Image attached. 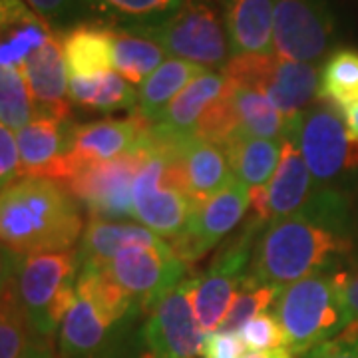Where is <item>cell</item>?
Masks as SVG:
<instances>
[{
	"label": "cell",
	"instance_id": "30bf717a",
	"mask_svg": "<svg viewBox=\"0 0 358 358\" xmlns=\"http://www.w3.org/2000/svg\"><path fill=\"white\" fill-rule=\"evenodd\" d=\"M189 265L171 243L157 247H129L102 268L128 294L141 317H148L171 289L185 279Z\"/></svg>",
	"mask_w": 358,
	"mask_h": 358
},
{
	"label": "cell",
	"instance_id": "277c9868",
	"mask_svg": "<svg viewBox=\"0 0 358 358\" xmlns=\"http://www.w3.org/2000/svg\"><path fill=\"white\" fill-rule=\"evenodd\" d=\"M76 251L20 257L14 275V291L26 322L36 336L48 338L62 324L76 301Z\"/></svg>",
	"mask_w": 358,
	"mask_h": 358
},
{
	"label": "cell",
	"instance_id": "8992f818",
	"mask_svg": "<svg viewBox=\"0 0 358 358\" xmlns=\"http://www.w3.org/2000/svg\"><path fill=\"white\" fill-rule=\"evenodd\" d=\"M263 229L265 225L249 215L241 231H237L219 247L205 275H197L193 289V310L205 334L219 331L221 322L227 317L233 299L237 296L239 287L249 273L257 237Z\"/></svg>",
	"mask_w": 358,
	"mask_h": 358
},
{
	"label": "cell",
	"instance_id": "484cf974",
	"mask_svg": "<svg viewBox=\"0 0 358 358\" xmlns=\"http://www.w3.org/2000/svg\"><path fill=\"white\" fill-rule=\"evenodd\" d=\"M203 72L207 70L201 66L179 60V58H167L166 62L140 86L138 106L134 114L140 115L148 124H155L166 112L167 106Z\"/></svg>",
	"mask_w": 358,
	"mask_h": 358
},
{
	"label": "cell",
	"instance_id": "7bdbcfd3",
	"mask_svg": "<svg viewBox=\"0 0 358 358\" xmlns=\"http://www.w3.org/2000/svg\"><path fill=\"white\" fill-rule=\"evenodd\" d=\"M18 358H56L54 357V352H52L50 345H48V341L46 338H42V336H36L34 341H28V345L22 350V355Z\"/></svg>",
	"mask_w": 358,
	"mask_h": 358
},
{
	"label": "cell",
	"instance_id": "1f68e13d",
	"mask_svg": "<svg viewBox=\"0 0 358 358\" xmlns=\"http://www.w3.org/2000/svg\"><path fill=\"white\" fill-rule=\"evenodd\" d=\"M36 115L20 68L0 66V122L10 129L24 128Z\"/></svg>",
	"mask_w": 358,
	"mask_h": 358
},
{
	"label": "cell",
	"instance_id": "e0dca14e",
	"mask_svg": "<svg viewBox=\"0 0 358 358\" xmlns=\"http://www.w3.org/2000/svg\"><path fill=\"white\" fill-rule=\"evenodd\" d=\"M150 126L152 124H148L136 114L122 117V120L106 117V120L76 126L72 150L62 162L58 181L70 179L80 167L110 162V159L136 152Z\"/></svg>",
	"mask_w": 358,
	"mask_h": 358
},
{
	"label": "cell",
	"instance_id": "f546056e",
	"mask_svg": "<svg viewBox=\"0 0 358 358\" xmlns=\"http://www.w3.org/2000/svg\"><path fill=\"white\" fill-rule=\"evenodd\" d=\"M185 0H86L90 14L120 28H148L171 18Z\"/></svg>",
	"mask_w": 358,
	"mask_h": 358
},
{
	"label": "cell",
	"instance_id": "ac0fdd59",
	"mask_svg": "<svg viewBox=\"0 0 358 358\" xmlns=\"http://www.w3.org/2000/svg\"><path fill=\"white\" fill-rule=\"evenodd\" d=\"M76 124L52 115H34L16 131L20 154L18 178H46L58 181L64 157L72 150Z\"/></svg>",
	"mask_w": 358,
	"mask_h": 358
},
{
	"label": "cell",
	"instance_id": "603a6c76",
	"mask_svg": "<svg viewBox=\"0 0 358 358\" xmlns=\"http://www.w3.org/2000/svg\"><path fill=\"white\" fill-rule=\"evenodd\" d=\"M70 76H94L114 68V28L80 22L60 32Z\"/></svg>",
	"mask_w": 358,
	"mask_h": 358
},
{
	"label": "cell",
	"instance_id": "4dcf8cb0",
	"mask_svg": "<svg viewBox=\"0 0 358 358\" xmlns=\"http://www.w3.org/2000/svg\"><path fill=\"white\" fill-rule=\"evenodd\" d=\"M317 98L336 112L358 102V50L341 48L327 58L320 68Z\"/></svg>",
	"mask_w": 358,
	"mask_h": 358
},
{
	"label": "cell",
	"instance_id": "7c38bea8",
	"mask_svg": "<svg viewBox=\"0 0 358 358\" xmlns=\"http://www.w3.org/2000/svg\"><path fill=\"white\" fill-rule=\"evenodd\" d=\"M195 277H185L157 303L141 327V358H193L201 355L207 334L193 310Z\"/></svg>",
	"mask_w": 358,
	"mask_h": 358
},
{
	"label": "cell",
	"instance_id": "836d02e7",
	"mask_svg": "<svg viewBox=\"0 0 358 358\" xmlns=\"http://www.w3.org/2000/svg\"><path fill=\"white\" fill-rule=\"evenodd\" d=\"M28 322L13 287L0 299V358H18L28 345Z\"/></svg>",
	"mask_w": 358,
	"mask_h": 358
},
{
	"label": "cell",
	"instance_id": "f35d334b",
	"mask_svg": "<svg viewBox=\"0 0 358 358\" xmlns=\"http://www.w3.org/2000/svg\"><path fill=\"white\" fill-rule=\"evenodd\" d=\"M245 346L237 333H223L215 331L205 336L201 346L203 358H241Z\"/></svg>",
	"mask_w": 358,
	"mask_h": 358
},
{
	"label": "cell",
	"instance_id": "52a82bcc",
	"mask_svg": "<svg viewBox=\"0 0 358 358\" xmlns=\"http://www.w3.org/2000/svg\"><path fill=\"white\" fill-rule=\"evenodd\" d=\"M221 72L233 82L267 96L289 120L310 108L319 94L317 66L282 60L275 52L231 56Z\"/></svg>",
	"mask_w": 358,
	"mask_h": 358
},
{
	"label": "cell",
	"instance_id": "d590c367",
	"mask_svg": "<svg viewBox=\"0 0 358 358\" xmlns=\"http://www.w3.org/2000/svg\"><path fill=\"white\" fill-rule=\"evenodd\" d=\"M42 22L54 30H68L90 14L86 0H24Z\"/></svg>",
	"mask_w": 358,
	"mask_h": 358
},
{
	"label": "cell",
	"instance_id": "ba28073f",
	"mask_svg": "<svg viewBox=\"0 0 358 358\" xmlns=\"http://www.w3.org/2000/svg\"><path fill=\"white\" fill-rule=\"evenodd\" d=\"M296 143L317 187H333L358 171V141L329 103H313L296 115Z\"/></svg>",
	"mask_w": 358,
	"mask_h": 358
},
{
	"label": "cell",
	"instance_id": "bcb514c9",
	"mask_svg": "<svg viewBox=\"0 0 358 358\" xmlns=\"http://www.w3.org/2000/svg\"><path fill=\"white\" fill-rule=\"evenodd\" d=\"M213 2H217V4H221V6H225V4H227L229 0H213Z\"/></svg>",
	"mask_w": 358,
	"mask_h": 358
},
{
	"label": "cell",
	"instance_id": "d6a6232c",
	"mask_svg": "<svg viewBox=\"0 0 358 358\" xmlns=\"http://www.w3.org/2000/svg\"><path fill=\"white\" fill-rule=\"evenodd\" d=\"M282 289L273 285H259L245 277V281L239 287V293L233 299L227 317L223 319L219 331L223 333H239L245 322L255 319L257 315L267 313L268 308L275 307Z\"/></svg>",
	"mask_w": 358,
	"mask_h": 358
},
{
	"label": "cell",
	"instance_id": "5b68a950",
	"mask_svg": "<svg viewBox=\"0 0 358 358\" xmlns=\"http://www.w3.org/2000/svg\"><path fill=\"white\" fill-rule=\"evenodd\" d=\"M134 30L157 42L169 58H179L205 70H223L231 60L225 13L213 0H185L166 22Z\"/></svg>",
	"mask_w": 358,
	"mask_h": 358
},
{
	"label": "cell",
	"instance_id": "60d3db41",
	"mask_svg": "<svg viewBox=\"0 0 358 358\" xmlns=\"http://www.w3.org/2000/svg\"><path fill=\"white\" fill-rule=\"evenodd\" d=\"M100 358H141V348L138 336L129 333L126 338H122L117 345L112 346L108 352H103Z\"/></svg>",
	"mask_w": 358,
	"mask_h": 358
},
{
	"label": "cell",
	"instance_id": "4316f807",
	"mask_svg": "<svg viewBox=\"0 0 358 358\" xmlns=\"http://www.w3.org/2000/svg\"><path fill=\"white\" fill-rule=\"evenodd\" d=\"M223 152L227 155L233 178L251 189L267 185L281 162V141L263 140L249 134L233 136Z\"/></svg>",
	"mask_w": 358,
	"mask_h": 358
},
{
	"label": "cell",
	"instance_id": "e575fe53",
	"mask_svg": "<svg viewBox=\"0 0 358 358\" xmlns=\"http://www.w3.org/2000/svg\"><path fill=\"white\" fill-rule=\"evenodd\" d=\"M239 338L249 352H261V350H273L285 345V334L281 324L275 317V313H261L255 319L245 322L239 331Z\"/></svg>",
	"mask_w": 358,
	"mask_h": 358
},
{
	"label": "cell",
	"instance_id": "9a60e30c",
	"mask_svg": "<svg viewBox=\"0 0 358 358\" xmlns=\"http://www.w3.org/2000/svg\"><path fill=\"white\" fill-rule=\"evenodd\" d=\"M76 301L60 324V358H100L131 333L138 319H126L76 289Z\"/></svg>",
	"mask_w": 358,
	"mask_h": 358
},
{
	"label": "cell",
	"instance_id": "d6986e66",
	"mask_svg": "<svg viewBox=\"0 0 358 358\" xmlns=\"http://www.w3.org/2000/svg\"><path fill=\"white\" fill-rule=\"evenodd\" d=\"M20 70L36 115H52V117L68 120L70 115L68 78H66L68 68L62 54L60 34L52 32L38 50L32 52L26 58Z\"/></svg>",
	"mask_w": 358,
	"mask_h": 358
},
{
	"label": "cell",
	"instance_id": "83f0119b",
	"mask_svg": "<svg viewBox=\"0 0 358 358\" xmlns=\"http://www.w3.org/2000/svg\"><path fill=\"white\" fill-rule=\"evenodd\" d=\"M70 102L88 112H117L136 110L138 92L117 72H100L94 76H70L68 80Z\"/></svg>",
	"mask_w": 358,
	"mask_h": 358
},
{
	"label": "cell",
	"instance_id": "f1b7e54d",
	"mask_svg": "<svg viewBox=\"0 0 358 358\" xmlns=\"http://www.w3.org/2000/svg\"><path fill=\"white\" fill-rule=\"evenodd\" d=\"M114 28V70L131 86H141L167 60L166 50L134 28Z\"/></svg>",
	"mask_w": 358,
	"mask_h": 358
},
{
	"label": "cell",
	"instance_id": "3957f363",
	"mask_svg": "<svg viewBox=\"0 0 358 358\" xmlns=\"http://www.w3.org/2000/svg\"><path fill=\"white\" fill-rule=\"evenodd\" d=\"M343 271H322L285 287L275 317L294 358L331 341L352 322L343 296Z\"/></svg>",
	"mask_w": 358,
	"mask_h": 358
},
{
	"label": "cell",
	"instance_id": "d4e9b609",
	"mask_svg": "<svg viewBox=\"0 0 358 358\" xmlns=\"http://www.w3.org/2000/svg\"><path fill=\"white\" fill-rule=\"evenodd\" d=\"M227 78L223 72L207 70L201 76L193 80L187 88L179 94L173 102L166 108L155 126L171 134L195 136V126L207 112V108L225 92Z\"/></svg>",
	"mask_w": 358,
	"mask_h": 358
},
{
	"label": "cell",
	"instance_id": "8d00e7d4",
	"mask_svg": "<svg viewBox=\"0 0 358 358\" xmlns=\"http://www.w3.org/2000/svg\"><path fill=\"white\" fill-rule=\"evenodd\" d=\"M303 358H358V324L350 322L338 336L313 348Z\"/></svg>",
	"mask_w": 358,
	"mask_h": 358
},
{
	"label": "cell",
	"instance_id": "74e56055",
	"mask_svg": "<svg viewBox=\"0 0 358 358\" xmlns=\"http://www.w3.org/2000/svg\"><path fill=\"white\" fill-rule=\"evenodd\" d=\"M20 173V154L16 136L8 126L0 122V192L10 185Z\"/></svg>",
	"mask_w": 358,
	"mask_h": 358
},
{
	"label": "cell",
	"instance_id": "8fae6325",
	"mask_svg": "<svg viewBox=\"0 0 358 358\" xmlns=\"http://www.w3.org/2000/svg\"><path fill=\"white\" fill-rule=\"evenodd\" d=\"M145 162V150L138 148L131 154L110 162L90 164L62 181L70 195L88 211L90 219L134 217V181Z\"/></svg>",
	"mask_w": 358,
	"mask_h": 358
},
{
	"label": "cell",
	"instance_id": "cb8c5ba5",
	"mask_svg": "<svg viewBox=\"0 0 358 358\" xmlns=\"http://www.w3.org/2000/svg\"><path fill=\"white\" fill-rule=\"evenodd\" d=\"M227 96L239 131L273 141H282L287 138L291 129V120L285 117L267 96L249 86L237 84L229 78H227Z\"/></svg>",
	"mask_w": 358,
	"mask_h": 358
},
{
	"label": "cell",
	"instance_id": "7a4b0ae2",
	"mask_svg": "<svg viewBox=\"0 0 358 358\" xmlns=\"http://www.w3.org/2000/svg\"><path fill=\"white\" fill-rule=\"evenodd\" d=\"M84 227L78 201L54 179L18 178L0 192V243L18 255L72 251Z\"/></svg>",
	"mask_w": 358,
	"mask_h": 358
},
{
	"label": "cell",
	"instance_id": "2e32d148",
	"mask_svg": "<svg viewBox=\"0 0 358 358\" xmlns=\"http://www.w3.org/2000/svg\"><path fill=\"white\" fill-rule=\"evenodd\" d=\"M317 192L315 179L308 171L296 143V117L291 120V129L281 141V162L267 185L251 189V215L265 227L273 221L289 217L305 207Z\"/></svg>",
	"mask_w": 358,
	"mask_h": 358
},
{
	"label": "cell",
	"instance_id": "9c48e42d",
	"mask_svg": "<svg viewBox=\"0 0 358 358\" xmlns=\"http://www.w3.org/2000/svg\"><path fill=\"white\" fill-rule=\"evenodd\" d=\"M140 148L145 150V162L134 181V217L159 237L176 239L195 203L178 187L169 155L148 143L145 136Z\"/></svg>",
	"mask_w": 358,
	"mask_h": 358
},
{
	"label": "cell",
	"instance_id": "5bb4252c",
	"mask_svg": "<svg viewBox=\"0 0 358 358\" xmlns=\"http://www.w3.org/2000/svg\"><path fill=\"white\" fill-rule=\"evenodd\" d=\"M251 207V192L233 179L221 192L195 203L185 229L171 239V247L187 265L199 261L241 223Z\"/></svg>",
	"mask_w": 358,
	"mask_h": 358
},
{
	"label": "cell",
	"instance_id": "f6af8a7d",
	"mask_svg": "<svg viewBox=\"0 0 358 358\" xmlns=\"http://www.w3.org/2000/svg\"><path fill=\"white\" fill-rule=\"evenodd\" d=\"M241 358H294L289 346H279L273 350H261V352H247Z\"/></svg>",
	"mask_w": 358,
	"mask_h": 358
},
{
	"label": "cell",
	"instance_id": "4fadbf2b",
	"mask_svg": "<svg viewBox=\"0 0 358 358\" xmlns=\"http://www.w3.org/2000/svg\"><path fill=\"white\" fill-rule=\"evenodd\" d=\"M334 32L329 0H277L273 52L282 60L317 64L331 50Z\"/></svg>",
	"mask_w": 358,
	"mask_h": 358
},
{
	"label": "cell",
	"instance_id": "ffe728a7",
	"mask_svg": "<svg viewBox=\"0 0 358 358\" xmlns=\"http://www.w3.org/2000/svg\"><path fill=\"white\" fill-rule=\"evenodd\" d=\"M164 243V237L138 223L90 219L76 249L78 267L102 271L124 249L157 247Z\"/></svg>",
	"mask_w": 358,
	"mask_h": 358
},
{
	"label": "cell",
	"instance_id": "44dd1931",
	"mask_svg": "<svg viewBox=\"0 0 358 358\" xmlns=\"http://www.w3.org/2000/svg\"><path fill=\"white\" fill-rule=\"evenodd\" d=\"M277 0H229L223 6L231 56L273 54Z\"/></svg>",
	"mask_w": 358,
	"mask_h": 358
},
{
	"label": "cell",
	"instance_id": "ee69618b",
	"mask_svg": "<svg viewBox=\"0 0 358 358\" xmlns=\"http://www.w3.org/2000/svg\"><path fill=\"white\" fill-rule=\"evenodd\" d=\"M338 114L343 117L346 129H348V136L355 141H358V102L348 106L345 110H341Z\"/></svg>",
	"mask_w": 358,
	"mask_h": 358
},
{
	"label": "cell",
	"instance_id": "7402d4cb",
	"mask_svg": "<svg viewBox=\"0 0 358 358\" xmlns=\"http://www.w3.org/2000/svg\"><path fill=\"white\" fill-rule=\"evenodd\" d=\"M50 34V26L24 0H0V66L22 68Z\"/></svg>",
	"mask_w": 358,
	"mask_h": 358
},
{
	"label": "cell",
	"instance_id": "ab89813d",
	"mask_svg": "<svg viewBox=\"0 0 358 358\" xmlns=\"http://www.w3.org/2000/svg\"><path fill=\"white\" fill-rule=\"evenodd\" d=\"M20 257L22 255L14 253L13 249H8L6 245L0 243V299L13 287Z\"/></svg>",
	"mask_w": 358,
	"mask_h": 358
},
{
	"label": "cell",
	"instance_id": "6da1fadb",
	"mask_svg": "<svg viewBox=\"0 0 358 358\" xmlns=\"http://www.w3.org/2000/svg\"><path fill=\"white\" fill-rule=\"evenodd\" d=\"M348 213L336 187H317L305 207L259 233L247 279L285 289L315 273L341 271L352 253Z\"/></svg>",
	"mask_w": 358,
	"mask_h": 358
},
{
	"label": "cell",
	"instance_id": "b9f144b4",
	"mask_svg": "<svg viewBox=\"0 0 358 358\" xmlns=\"http://www.w3.org/2000/svg\"><path fill=\"white\" fill-rule=\"evenodd\" d=\"M343 296H345L346 308L350 313V319L358 324V273L343 275Z\"/></svg>",
	"mask_w": 358,
	"mask_h": 358
}]
</instances>
